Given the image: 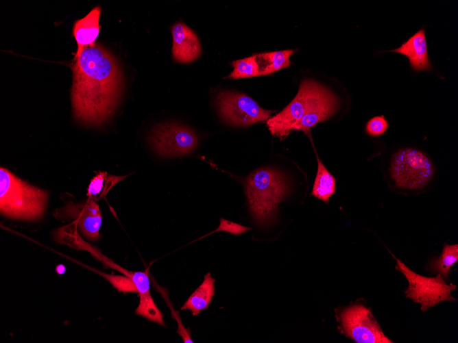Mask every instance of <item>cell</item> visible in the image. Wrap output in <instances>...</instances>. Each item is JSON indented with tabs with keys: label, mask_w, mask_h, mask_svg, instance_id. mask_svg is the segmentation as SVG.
<instances>
[{
	"label": "cell",
	"mask_w": 458,
	"mask_h": 343,
	"mask_svg": "<svg viewBox=\"0 0 458 343\" xmlns=\"http://www.w3.org/2000/svg\"><path fill=\"white\" fill-rule=\"evenodd\" d=\"M147 140L154 151L163 157H176L190 153L198 144V138L195 131L176 123L156 125L151 130Z\"/></svg>",
	"instance_id": "obj_7"
},
{
	"label": "cell",
	"mask_w": 458,
	"mask_h": 343,
	"mask_svg": "<svg viewBox=\"0 0 458 343\" xmlns=\"http://www.w3.org/2000/svg\"><path fill=\"white\" fill-rule=\"evenodd\" d=\"M215 294V279L207 273L201 285L191 294L182 306L181 309H189L193 316L206 309Z\"/></svg>",
	"instance_id": "obj_15"
},
{
	"label": "cell",
	"mask_w": 458,
	"mask_h": 343,
	"mask_svg": "<svg viewBox=\"0 0 458 343\" xmlns=\"http://www.w3.org/2000/svg\"><path fill=\"white\" fill-rule=\"evenodd\" d=\"M394 257L396 261V269L405 277L409 283L405 290L406 298L420 304L422 312H426L441 302L456 300L451 296V292L457 286L453 283H446L439 274L436 277L420 275L411 270L400 259Z\"/></svg>",
	"instance_id": "obj_5"
},
{
	"label": "cell",
	"mask_w": 458,
	"mask_h": 343,
	"mask_svg": "<svg viewBox=\"0 0 458 343\" xmlns=\"http://www.w3.org/2000/svg\"><path fill=\"white\" fill-rule=\"evenodd\" d=\"M92 270L106 279L119 292L123 293H138L135 284L130 277L125 275H115L112 274H107L98 270Z\"/></svg>",
	"instance_id": "obj_22"
},
{
	"label": "cell",
	"mask_w": 458,
	"mask_h": 343,
	"mask_svg": "<svg viewBox=\"0 0 458 343\" xmlns=\"http://www.w3.org/2000/svg\"><path fill=\"white\" fill-rule=\"evenodd\" d=\"M389 127L388 121L384 116H376L366 123L365 132L372 137H378L386 132Z\"/></svg>",
	"instance_id": "obj_24"
},
{
	"label": "cell",
	"mask_w": 458,
	"mask_h": 343,
	"mask_svg": "<svg viewBox=\"0 0 458 343\" xmlns=\"http://www.w3.org/2000/svg\"><path fill=\"white\" fill-rule=\"evenodd\" d=\"M457 260L458 245L444 244L442 254L437 258L431 260L426 268L430 272L439 274L448 279L450 268Z\"/></svg>",
	"instance_id": "obj_19"
},
{
	"label": "cell",
	"mask_w": 458,
	"mask_h": 343,
	"mask_svg": "<svg viewBox=\"0 0 458 343\" xmlns=\"http://www.w3.org/2000/svg\"><path fill=\"white\" fill-rule=\"evenodd\" d=\"M435 174L431 160L422 151L407 147L391 157L389 175L395 185L407 190H420L426 186Z\"/></svg>",
	"instance_id": "obj_4"
},
{
	"label": "cell",
	"mask_w": 458,
	"mask_h": 343,
	"mask_svg": "<svg viewBox=\"0 0 458 343\" xmlns=\"http://www.w3.org/2000/svg\"><path fill=\"white\" fill-rule=\"evenodd\" d=\"M232 66L233 71L228 75L229 79H238L259 76L254 55L234 61Z\"/></svg>",
	"instance_id": "obj_20"
},
{
	"label": "cell",
	"mask_w": 458,
	"mask_h": 343,
	"mask_svg": "<svg viewBox=\"0 0 458 343\" xmlns=\"http://www.w3.org/2000/svg\"><path fill=\"white\" fill-rule=\"evenodd\" d=\"M134 282L138 290L139 297L152 296L150 293V283L148 271H130L128 275Z\"/></svg>",
	"instance_id": "obj_23"
},
{
	"label": "cell",
	"mask_w": 458,
	"mask_h": 343,
	"mask_svg": "<svg viewBox=\"0 0 458 343\" xmlns=\"http://www.w3.org/2000/svg\"><path fill=\"white\" fill-rule=\"evenodd\" d=\"M324 88L313 79L302 80L295 98L280 112L267 120L266 124L272 135L280 139L287 136Z\"/></svg>",
	"instance_id": "obj_6"
},
{
	"label": "cell",
	"mask_w": 458,
	"mask_h": 343,
	"mask_svg": "<svg viewBox=\"0 0 458 343\" xmlns=\"http://www.w3.org/2000/svg\"><path fill=\"white\" fill-rule=\"evenodd\" d=\"M217 103L223 120L235 127H246L267 120L272 113L262 108L247 94L238 92H220L217 96Z\"/></svg>",
	"instance_id": "obj_8"
},
{
	"label": "cell",
	"mask_w": 458,
	"mask_h": 343,
	"mask_svg": "<svg viewBox=\"0 0 458 343\" xmlns=\"http://www.w3.org/2000/svg\"><path fill=\"white\" fill-rule=\"evenodd\" d=\"M315 154L317 161V169L311 195L328 203L330 196L335 192L336 181L321 161L316 152Z\"/></svg>",
	"instance_id": "obj_17"
},
{
	"label": "cell",
	"mask_w": 458,
	"mask_h": 343,
	"mask_svg": "<svg viewBox=\"0 0 458 343\" xmlns=\"http://www.w3.org/2000/svg\"><path fill=\"white\" fill-rule=\"evenodd\" d=\"M251 229H252L250 227L233 223L225 218H220V224L218 228L211 231L210 233L201 237L200 239L219 231H226L235 236H239Z\"/></svg>",
	"instance_id": "obj_25"
},
{
	"label": "cell",
	"mask_w": 458,
	"mask_h": 343,
	"mask_svg": "<svg viewBox=\"0 0 458 343\" xmlns=\"http://www.w3.org/2000/svg\"><path fill=\"white\" fill-rule=\"evenodd\" d=\"M65 268L62 265H58L56 267V270L58 273H63L64 272Z\"/></svg>",
	"instance_id": "obj_26"
},
{
	"label": "cell",
	"mask_w": 458,
	"mask_h": 343,
	"mask_svg": "<svg viewBox=\"0 0 458 343\" xmlns=\"http://www.w3.org/2000/svg\"><path fill=\"white\" fill-rule=\"evenodd\" d=\"M245 192L252 218L259 224H267L274 218L279 203L288 192V186L281 173L263 167L248 175Z\"/></svg>",
	"instance_id": "obj_3"
},
{
	"label": "cell",
	"mask_w": 458,
	"mask_h": 343,
	"mask_svg": "<svg viewBox=\"0 0 458 343\" xmlns=\"http://www.w3.org/2000/svg\"><path fill=\"white\" fill-rule=\"evenodd\" d=\"M293 50H283L255 54L258 75L272 74L291 65L290 56Z\"/></svg>",
	"instance_id": "obj_16"
},
{
	"label": "cell",
	"mask_w": 458,
	"mask_h": 343,
	"mask_svg": "<svg viewBox=\"0 0 458 343\" xmlns=\"http://www.w3.org/2000/svg\"><path fill=\"white\" fill-rule=\"evenodd\" d=\"M71 90L74 117L88 126H99L113 115L119 101L123 77L117 58L99 43L83 49L74 58Z\"/></svg>",
	"instance_id": "obj_1"
},
{
	"label": "cell",
	"mask_w": 458,
	"mask_h": 343,
	"mask_svg": "<svg viewBox=\"0 0 458 343\" xmlns=\"http://www.w3.org/2000/svg\"><path fill=\"white\" fill-rule=\"evenodd\" d=\"M389 51L406 56L411 68L415 71H430L432 70L424 29H419L398 48Z\"/></svg>",
	"instance_id": "obj_13"
},
{
	"label": "cell",
	"mask_w": 458,
	"mask_h": 343,
	"mask_svg": "<svg viewBox=\"0 0 458 343\" xmlns=\"http://www.w3.org/2000/svg\"><path fill=\"white\" fill-rule=\"evenodd\" d=\"M128 175H111L105 171L97 173L88 185L86 194L88 198L93 199L95 201L104 198L114 186Z\"/></svg>",
	"instance_id": "obj_18"
},
{
	"label": "cell",
	"mask_w": 458,
	"mask_h": 343,
	"mask_svg": "<svg viewBox=\"0 0 458 343\" xmlns=\"http://www.w3.org/2000/svg\"><path fill=\"white\" fill-rule=\"evenodd\" d=\"M101 8L95 7L85 16L75 21L73 35L77 43L76 58L84 48L93 46L99 33Z\"/></svg>",
	"instance_id": "obj_14"
},
{
	"label": "cell",
	"mask_w": 458,
	"mask_h": 343,
	"mask_svg": "<svg viewBox=\"0 0 458 343\" xmlns=\"http://www.w3.org/2000/svg\"><path fill=\"white\" fill-rule=\"evenodd\" d=\"M135 314L145 317L149 321L165 326L163 315L156 305L152 296L139 298V304Z\"/></svg>",
	"instance_id": "obj_21"
},
{
	"label": "cell",
	"mask_w": 458,
	"mask_h": 343,
	"mask_svg": "<svg viewBox=\"0 0 458 343\" xmlns=\"http://www.w3.org/2000/svg\"><path fill=\"white\" fill-rule=\"evenodd\" d=\"M54 216L60 220L70 219L75 222L79 231L89 240L97 241L101 237L99 229L102 216L99 205L93 199L88 198L79 203L68 202L56 209Z\"/></svg>",
	"instance_id": "obj_10"
},
{
	"label": "cell",
	"mask_w": 458,
	"mask_h": 343,
	"mask_svg": "<svg viewBox=\"0 0 458 343\" xmlns=\"http://www.w3.org/2000/svg\"><path fill=\"white\" fill-rule=\"evenodd\" d=\"M49 193L21 180L6 168H0V212L19 220H40L45 212Z\"/></svg>",
	"instance_id": "obj_2"
},
{
	"label": "cell",
	"mask_w": 458,
	"mask_h": 343,
	"mask_svg": "<svg viewBox=\"0 0 458 343\" xmlns=\"http://www.w3.org/2000/svg\"><path fill=\"white\" fill-rule=\"evenodd\" d=\"M339 103L338 97L325 87L293 130H301L309 135L311 128L326 120L337 111Z\"/></svg>",
	"instance_id": "obj_12"
},
{
	"label": "cell",
	"mask_w": 458,
	"mask_h": 343,
	"mask_svg": "<svg viewBox=\"0 0 458 343\" xmlns=\"http://www.w3.org/2000/svg\"><path fill=\"white\" fill-rule=\"evenodd\" d=\"M172 55L180 63L188 64L197 60L202 53L201 44L196 34L182 22L171 27Z\"/></svg>",
	"instance_id": "obj_11"
},
{
	"label": "cell",
	"mask_w": 458,
	"mask_h": 343,
	"mask_svg": "<svg viewBox=\"0 0 458 343\" xmlns=\"http://www.w3.org/2000/svg\"><path fill=\"white\" fill-rule=\"evenodd\" d=\"M339 318L343 332L355 342H393L384 334L371 309L361 303L344 308Z\"/></svg>",
	"instance_id": "obj_9"
}]
</instances>
